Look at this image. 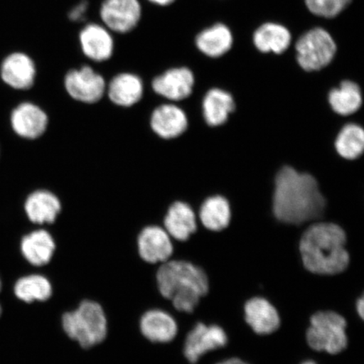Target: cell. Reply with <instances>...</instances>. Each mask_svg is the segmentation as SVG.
Returning a JSON list of instances; mask_svg holds the SVG:
<instances>
[{
  "instance_id": "cell-8",
  "label": "cell",
  "mask_w": 364,
  "mask_h": 364,
  "mask_svg": "<svg viewBox=\"0 0 364 364\" xmlns=\"http://www.w3.org/2000/svg\"><path fill=\"white\" fill-rule=\"evenodd\" d=\"M36 75L38 71L34 59L25 52L9 53L0 63V79L14 90L26 92L33 90Z\"/></svg>"
},
{
  "instance_id": "cell-1",
  "label": "cell",
  "mask_w": 364,
  "mask_h": 364,
  "mask_svg": "<svg viewBox=\"0 0 364 364\" xmlns=\"http://www.w3.org/2000/svg\"><path fill=\"white\" fill-rule=\"evenodd\" d=\"M272 208L277 221L299 228L324 221L326 200L315 177L285 166L275 177Z\"/></svg>"
},
{
  "instance_id": "cell-15",
  "label": "cell",
  "mask_w": 364,
  "mask_h": 364,
  "mask_svg": "<svg viewBox=\"0 0 364 364\" xmlns=\"http://www.w3.org/2000/svg\"><path fill=\"white\" fill-rule=\"evenodd\" d=\"M23 211L35 225L53 224L62 210L60 200L50 191L38 189L26 196Z\"/></svg>"
},
{
  "instance_id": "cell-4",
  "label": "cell",
  "mask_w": 364,
  "mask_h": 364,
  "mask_svg": "<svg viewBox=\"0 0 364 364\" xmlns=\"http://www.w3.org/2000/svg\"><path fill=\"white\" fill-rule=\"evenodd\" d=\"M63 331L83 348L95 347L107 338L108 325L106 313L101 304L85 300L75 311L62 318Z\"/></svg>"
},
{
  "instance_id": "cell-6",
  "label": "cell",
  "mask_w": 364,
  "mask_h": 364,
  "mask_svg": "<svg viewBox=\"0 0 364 364\" xmlns=\"http://www.w3.org/2000/svg\"><path fill=\"white\" fill-rule=\"evenodd\" d=\"M295 59L304 71L311 73L324 70L333 61L338 46L326 31L315 28L304 34L296 43Z\"/></svg>"
},
{
  "instance_id": "cell-10",
  "label": "cell",
  "mask_w": 364,
  "mask_h": 364,
  "mask_svg": "<svg viewBox=\"0 0 364 364\" xmlns=\"http://www.w3.org/2000/svg\"><path fill=\"white\" fill-rule=\"evenodd\" d=\"M194 73L189 67H175L158 75L152 82V89L168 102L181 103L193 92Z\"/></svg>"
},
{
  "instance_id": "cell-20",
  "label": "cell",
  "mask_w": 364,
  "mask_h": 364,
  "mask_svg": "<svg viewBox=\"0 0 364 364\" xmlns=\"http://www.w3.org/2000/svg\"><path fill=\"white\" fill-rule=\"evenodd\" d=\"M141 333L152 343H170L176 336L177 324L170 314L161 309H151L140 318Z\"/></svg>"
},
{
  "instance_id": "cell-18",
  "label": "cell",
  "mask_w": 364,
  "mask_h": 364,
  "mask_svg": "<svg viewBox=\"0 0 364 364\" xmlns=\"http://www.w3.org/2000/svg\"><path fill=\"white\" fill-rule=\"evenodd\" d=\"M80 42L82 52L91 60L103 62L112 56L113 38L108 29L102 26H86L80 34Z\"/></svg>"
},
{
  "instance_id": "cell-35",
  "label": "cell",
  "mask_w": 364,
  "mask_h": 364,
  "mask_svg": "<svg viewBox=\"0 0 364 364\" xmlns=\"http://www.w3.org/2000/svg\"><path fill=\"white\" fill-rule=\"evenodd\" d=\"M303 364H316V363L314 362H311V361H308V362L304 363Z\"/></svg>"
},
{
  "instance_id": "cell-22",
  "label": "cell",
  "mask_w": 364,
  "mask_h": 364,
  "mask_svg": "<svg viewBox=\"0 0 364 364\" xmlns=\"http://www.w3.org/2000/svg\"><path fill=\"white\" fill-rule=\"evenodd\" d=\"M144 90L142 80L131 73L116 75L107 87L112 102L122 107H133L139 102L143 98Z\"/></svg>"
},
{
  "instance_id": "cell-13",
  "label": "cell",
  "mask_w": 364,
  "mask_h": 364,
  "mask_svg": "<svg viewBox=\"0 0 364 364\" xmlns=\"http://www.w3.org/2000/svg\"><path fill=\"white\" fill-rule=\"evenodd\" d=\"M227 335L221 327L199 323L186 336L184 354L190 363H196L205 353L225 347Z\"/></svg>"
},
{
  "instance_id": "cell-33",
  "label": "cell",
  "mask_w": 364,
  "mask_h": 364,
  "mask_svg": "<svg viewBox=\"0 0 364 364\" xmlns=\"http://www.w3.org/2000/svg\"><path fill=\"white\" fill-rule=\"evenodd\" d=\"M218 364H248V363H245L238 358H231V359H228V360L218 363Z\"/></svg>"
},
{
  "instance_id": "cell-2",
  "label": "cell",
  "mask_w": 364,
  "mask_h": 364,
  "mask_svg": "<svg viewBox=\"0 0 364 364\" xmlns=\"http://www.w3.org/2000/svg\"><path fill=\"white\" fill-rule=\"evenodd\" d=\"M347 233L330 221L309 225L299 241V250L306 269L316 274L334 275L347 269L349 254L346 249Z\"/></svg>"
},
{
  "instance_id": "cell-11",
  "label": "cell",
  "mask_w": 364,
  "mask_h": 364,
  "mask_svg": "<svg viewBox=\"0 0 364 364\" xmlns=\"http://www.w3.org/2000/svg\"><path fill=\"white\" fill-rule=\"evenodd\" d=\"M100 14L107 29L127 33L138 25L142 9L139 0H105Z\"/></svg>"
},
{
  "instance_id": "cell-12",
  "label": "cell",
  "mask_w": 364,
  "mask_h": 364,
  "mask_svg": "<svg viewBox=\"0 0 364 364\" xmlns=\"http://www.w3.org/2000/svg\"><path fill=\"white\" fill-rule=\"evenodd\" d=\"M150 127L159 138L173 141L188 130V117L178 104L164 103L154 109L150 117Z\"/></svg>"
},
{
  "instance_id": "cell-25",
  "label": "cell",
  "mask_w": 364,
  "mask_h": 364,
  "mask_svg": "<svg viewBox=\"0 0 364 364\" xmlns=\"http://www.w3.org/2000/svg\"><path fill=\"white\" fill-rule=\"evenodd\" d=\"M291 39V34L285 27L267 23L255 33L253 43L261 53H272L275 55H282L289 48Z\"/></svg>"
},
{
  "instance_id": "cell-3",
  "label": "cell",
  "mask_w": 364,
  "mask_h": 364,
  "mask_svg": "<svg viewBox=\"0 0 364 364\" xmlns=\"http://www.w3.org/2000/svg\"><path fill=\"white\" fill-rule=\"evenodd\" d=\"M157 285L164 298L170 299L177 311L192 313L200 299L208 292L206 273L193 263L167 261L159 268Z\"/></svg>"
},
{
  "instance_id": "cell-31",
  "label": "cell",
  "mask_w": 364,
  "mask_h": 364,
  "mask_svg": "<svg viewBox=\"0 0 364 364\" xmlns=\"http://www.w3.org/2000/svg\"><path fill=\"white\" fill-rule=\"evenodd\" d=\"M357 311H358L359 316H360L362 318H363V316H364V300H363V297L358 300Z\"/></svg>"
},
{
  "instance_id": "cell-7",
  "label": "cell",
  "mask_w": 364,
  "mask_h": 364,
  "mask_svg": "<svg viewBox=\"0 0 364 364\" xmlns=\"http://www.w3.org/2000/svg\"><path fill=\"white\" fill-rule=\"evenodd\" d=\"M9 121L14 134L28 142L43 136L48 126V114L31 100L22 101L14 107Z\"/></svg>"
},
{
  "instance_id": "cell-27",
  "label": "cell",
  "mask_w": 364,
  "mask_h": 364,
  "mask_svg": "<svg viewBox=\"0 0 364 364\" xmlns=\"http://www.w3.org/2000/svg\"><path fill=\"white\" fill-rule=\"evenodd\" d=\"M334 147L338 156L347 161L360 158L364 153V129L355 122H348L336 135Z\"/></svg>"
},
{
  "instance_id": "cell-17",
  "label": "cell",
  "mask_w": 364,
  "mask_h": 364,
  "mask_svg": "<svg viewBox=\"0 0 364 364\" xmlns=\"http://www.w3.org/2000/svg\"><path fill=\"white\" fill-rule=\"evenodd\" d=\"M235 110V102L230 92L221 88H211L205 93L202 102L203 117L209 127L225 124Z\"/></svg>"
},
{
  "instance_id": "cell-9",
  "label": "cell",
  "mask_w": 364,
  "mask_h": 364,
  "mask_svg": "<svg viewBox=\"0 0 364 364\" xmlns=\"http://www.w3.org/2000/svg\"><path fill=\"white\" fill-rule=\"evenodd\" d=\"M65 87L73 99L85 104L101 101L107 91L106 81L102 75L88 66L67 73Z\"/></svg>"
},
{
  "instance_id": "cell-14",
  "label": "cell",
  "mask_w": 364,
  "mask_h": 364,
  "mask_svg": "<svg viewBox=\"0 0 364 364\" xmlns=\"http://www.w3.org/2000/svg\"><path fill=\"white\" fill-rule=\"evenodd\" d=\"M138 250L141 258L151 264L169 261L173 254L171 237L164 228L145 227L138 237Z\"/></svg>"
},
{
  "instance_id": "cell-19",
  "label": "cell",
  "mask_w": 364,
  "mask_h": 364,
  "mask_svg": "<svg viewBox=\"0 0 364 364\" xmlns=\"http://www.w3.org/2000/svg\"><path fill=\"white\" fill-rule=\"evenodd\" d=\"M231 207L228 199L221 195L209 196L200 205L198 211L199 224L213 233H220L230 226Z\"/></svg>"
},
{
  "instance_id": "cell-29",
  "label": "cell",
  "mask_w": 364,
  "mask_h": 364,
  "mask_svg": "<svg viewBox=\"0 0 364 364\" xmlns=\"http://www.w3.org/2000/svg\"><path fill=\"white\" fill-rule=\"evenodd\" d=\"M351 0H306L309 11L326 18H333L344 10Z\"/></svg>"
},
{
  "instance_id": "cell-32",
  "label": "cell",
  "mask_w": 364,
  "mask_h": 364,
  "mask_svg": "<svg viewBox=\"0 0 364 364\" xmlns=\"http://www.w3.org/2000/svg\"><path fill=\"white\" fill-rule=\"evenodd\" d=\"M149 1L156 4L158 6H169V4L174 2L175 0H149Z\"/></svg>"
},
{
  "instance_id": "cell-21",
  "label": "cell",
  "mask_w": 364,
  "mask_h": 364,
  "mask_svg": "<svg viewBox=\"0 0 364 364\" xmlns=\"http://www.w3.org/2000/svg\"><path fill=\"white\" fill-rule=\"evenodd\" d=\"M21 250L23 257L31 265L42 267L51 262L56 244L48 231L38 230L22 238Z\"/></svg>"
},
{
  "instance_id": "cell-23",
  "label": "cell",
  "mask_w": 364,
  "mask_h": 364,
  "mask_svg": "<svg viewBox=\"0 0 364 364\" xmlns=\"http://www.w3.org/2000/svg\"><path fill=\"white\" fill-rule=\"evenodd\" d=\"M245 321L257 334L272 333L280 326V318L277 309L262 298L250 299L245 306Z\"/></svg>"
},
{
  "instance_id": "cell-28",
  "label": "cell",
  "mask_w": 364,
  "mask_h": 364,
  "mask_svg": "<svg viewBox=\"0 0 364 364\" xmlns=\"http://www.w3.org/2000/svg\"><path fill=\"white\" fill-rule=\"evenodd\" d=\"M16 297L26 303L46 301L51 298L53 287L47 277L30 275L21 277L15 286Z\"/></svg>"
},
{
  "instance_id": "cell-16",
  "label": "cell",
  "mask_w": 364,
  "mask_h": 364,
  "mask_svg": "<svg viewBox=\"0 0 364 364\" xmlns=\"http://www.w3.org/2000/svg\"><path fill=\"white\" fill-rule=\"evenodd\" d=\"M198 220L197 213L188 203L176 200L167 209L164 229L171 237L186 241L198 231Z\"/></svg>"
},
{
  "instance_id": "cell-30",
  "label": "cell",
  "mask_w": 364,
  "mask_h": 364,
  "mask_svg": "<svg viewBox=\"0 0 364 364\" xmlns=\"http://www.w3.org/2000/svg\"><path fill=\"white\" fill-rule=\"evenodd\" d=\"M88 7L89 3L87 0H82L68 13V18H70V21L75 22L83 21Z\"/></svg>"
},
{
  "instance_id": "cell-26",
  "label": "cell",
  "mask_w": 364,
  "mask_h": 364,
  "mask_svg": "<svg viewBox=\"0 0 364 364\" xmlns=\"http://www.w3.org/2000/svg\"><path fill=\"white\" fill-rule=\"evenodd\" d=\"M196 45L205 57L220 58L230 53L233 38L225 26L218 24L200 33L196 38Z\"/></svg>"
},
{
  "instance_id": "cell-24",
  "label": "cell",
  "mask_w": 364,
  "mask_h": 364,
  "mask_svg": "<svg viewBox=\"0 0 364 364\" xmlns=\"http://www.w3.org/2000/svg\"><path fill=\"white\" fill-rule=\"evenodd\" d=\"M328 103L336 114L341 117H349L361 108L363 95L360 86L356 82L344 80L328 93Z\"/></svg>"
},
{
  "instance_id": "cell-34",
  "label": "cell",
  "mask_w": 364,
  "mask_h": 364,
  "mask_svg": "<svg viewBox=\"0 0 364 364\" xmlns=\"http://www.w3.org/2000/svg\"><path fill=\"white\" fill-rule=\"evenodd\" d=\"M0 290H1V280H0ZM1 312H2V309H1V306H0V316H1Z\"/></svg>"
},
{
  "instance_id": "cell-5",
  "label": "cell",
  "mask_w": 364,
  "mask_h": 364,
  "mask_svg": "<svg viewBox=\"0 0 364 364\" xmlns=\"http://www.w3.org/2000/svg\"><path fill=\"white\" fill-rule=\"evenodd\" d=\"M307 331L309 347L318 352L338 354L347 348V322L338 313L321 311L311 317Z\"/></svg>"
}]
</instances>
